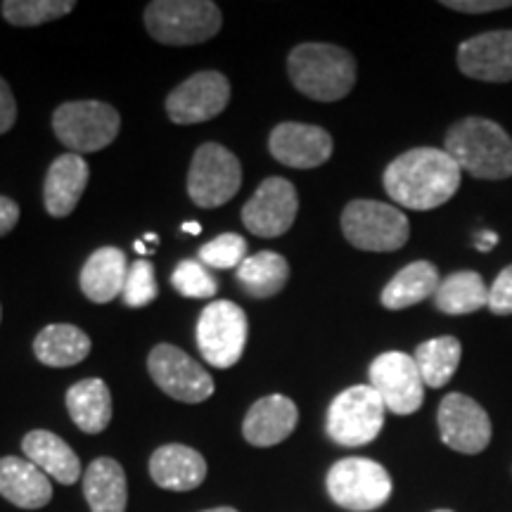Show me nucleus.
<instances>
[{"label": "nucleus", "mask_w": 512, "mask_h": 512, "mask_svg": "<svg viewBox=\"0 0 512 512\" xmlns=\"http://www.w3.org/2000/svg\"><path fill=\"white\" fill-rule=\"evenodd\" d=\"M202 512H238L235 508H211V510H202Z\"/></svg>", "instance_id": "nucleus-42"}, {"label": "nucleus", "mask_w": 512, "mask_h": 512, "mask_svg": "<svg viewBox=\"0 0 512 512\" xmlns=\"http://www.w3.org/2000/svg\"><path fill=\"white\" fill-rule=\"evenodd\" d=\"M460 356H463V347L456 337H434L422 342L415 349V366H418L422 382L425 387L439 389L448 384L460 366Z\"/></svg>", "instance_id": "nucleus-30"}, {"label": "nucleus", "mask_w": 512, "mask_h": 512, "mask_svg": "<svg viewBox=\"0 0 512 512\" xmlns=\"http://www.w3.org/2000/svg\"><path fill=\"white\" fill-rule=\"evenodd\" d=\"M152 482L169 491H192L207 477V460L195 448L166 444L150 458Z\"/></svg>", "instance_id": "nucleus-21"}, {"label": "nucleus", "mask_w": 512, "mask_h": 512, "mask_svg": "<svg viewBox=\"0 0 512 512\" xmlns=\"http://www.w3.org/2000/svg\"><path fill=\"white\" fill-rule=\"evenodd\" d=\"M83 496L91 512H126L128 486L124 467L114 458H98L83 475Z\"/></svg>", "instance_id": "nucleus-24"}, {"label": "nucleus", "mask_w": 512, "mask_h": 512, "mask_svg": "<svg viewBox=\"0 0 512 512\" xmlns=\"http://www.w3.org/2000/svg\"><path fill=\"white\" fill-rule=\"evenodd\" d=\"M67 408L81 432L100 434L112 420L110 387L98 377L76 382L67 392Z\"/></svg>", "instance_id": "nucleus-25"}, {"label": "nucleus", "mask_w": 512, "mask_h": 512, "mask_svg": "<svg viewBox=\"0 0 512 512\" xmlns=\"http://www.w3.org/2000/svg\"><path fill=\"white\" fill-rule=\"evenodd\" d=\"M328 494L339 508L373 512L392 498L394 484L389 472L370 458H344L330 467Z\"/></svg>", "instance_id": "nucleus-7"}, {"label": "nucleus", "mask_w": 512, "mask_h": 512, "mask_svg": "<svg viewBox=\"0 0 512 512\" xmlns=\"http://www.w3.org/2000/svg\"><path fill=\"white\" fill-rule=\"evenodd\" d=\"M370 387L380 394L387 411L396 415H411L420 411L425 401V382L415 358L403 351H387L377 356L370 366Z\"/></svg>", "instance_id": "nucleus-12"}, {"label": "nucleus", "mask_w": 512, "mask_h": 512, "mask_svg": "<svg viewBox=\"0 0 512 512\" xmlns=\"http://www.w3.org/2000/svg\"><path fill=\"white\" fill-rule=\"evenodd\" d=\"M91 169L81 155L67 152L50 164L46 185H43V204L53 219H64L76 209L83 190H86Z\"/></svg>", "instance_id": "nucleus-19"}, {"label": "nucleus", "mask_w": 512, "mask_h": 512, "mask_svg": "<svg viewBox=\"0 0 512 512\" xmlns=\"http://www.w3.org/2000/svg\"><path fill=\"white\" fill-rule=\"evenodd\" d=\"M124 302L131 309H143V306L152 304L157 299V280H155V266L147 259H138L128 266L126 285H124Z\"/></svg>", "instance_id": "nucleus-33"}, {"label": "nucleus", "mask_w": 512, "mask_h": 512, "mask_svg": "<svg viewBox=\"0 0 512 512\" xmlns=\"http://www.w3.org/2000/svg\"><path fill=\"white\" fill-rule=\"evenodd\" d=\"M384 403L370 384H356L335 396L328 408L325 430L339 446H366L377 439L384 425Z\"/></svg>", "instance_id": "nucleus-8"}, {"label": "nucleus", "mask_w": 512, "mask_h": 512, "mask_svg": "<svg viewBox=\"0 0 512 512\" xmlns=\"http://www.w3.org/2000/svg\"><path fill=\"white\" fill-rule=\"evenodd\" d=\"M299 200L294 185L287 178L271 176L259 185L252 200L242 209V223L256 238H280L297 219Z\"/></svg>", "instance_id": "nucleus-13"}, {"label": "nucleus", "mask_w": 512, "mask_h": 512, "mask_svg": "<svg viewBox=\"0 0 512 512\" xmlns=\"http://www.w3.org/2000/svg\"><path fill=\"white\" fill-rule=\"evenodd\" d=\"M223 15L211 0H155L145 8V29L164 46H197L221 31Z\"/></svg>", "instance_id": "nucleus-4"}, {"label": "nucleus", "mask_w": 512, "mask_h": 512, "mask_svg": "<svg viewBox=\"0 0 512 512\" xmlns=\"http://www.w3.org/2000/svg\"><path fill=\"white\" fill-rule=\"evenodd\" d=\"M171 285L178 294L190 299H209L219 292V283L214 275L207 271V266L200 259H185L176 266L174 275H171Z\"/></svg>", "instance_id": "nucleus-32"}, {"label": "nucleus", "mask_w": 512, "mask_h": 512, "mask_svg": "<svg viewBox=\"0 0 512 512\" xmlns=\"http://www.w3.org/2000/svg\"><path fill=\"white\" fill-rule=\"evenodd\" d=\"M0 313H3V311H0Z\"/></svg>", "instance_id": "nucleus-45"}, {"label": "nucleus", "mask_w": 512, "mask_h": 512, "mask_svg": "<svg viewBox=\"0 0 512 512\" xmlns=\"http://www.w3.org/2000/svg\"><path fill=\"white\" fill-rule=\"evenodd\" d=\"M121 117L112 105L98 100L64 102L53 114V131L74 155L105 150L119 136Z\"/></svg>", "instance_id": "nucleus-5"}, {"label": "nucleus", "mask_w": 512, "mask_h": 512, "mask_svg": "<svg viewBox=\"0 0 512 512\" xmlns=\"http://www.w3.org/2000/svg\"><path fill=\"white\" fill-rule=\"evenodd\" d=\"M247 259V242L235 233H223L200 249V261L209 268H240Z\"/></svg>", "instance_id": "nucleus-34"}, {"label": "nucleus", "mask_w": 512, "mask_h": 512, "mask_svg": "<svg viewBox=\"0 0 512 512\" xmlns=\"http://www.w3.org/2000/svg\"><path fill=\"white\" fill-rule=\"evenodd\" d=\"M183 233L200 235L202 233V226H200V223H195V221H188V223H183Z\"/></svg>", "instance_id": "nucleus-40"}, {"label": "nucleus", "mask_w": 512, "mask_h": 512, "mask_svg": "<svg viewBox=\"0 0 512 512\" xmlns=\"http://www.w3.org/2000/svg\"><path fill=\"white\" fill-rule=\"evenodd\" d=\"M498 245V235L491 233V230H482V233L475 235V247L479 252H491Z\"/></svg>", "instance_id": "nucleus-39"}, {"label": "nucleus", "mask_w": 512, "mask_h": 512, "mask_svg": "<svg viewBox=\"0 0 512 512\" xmlns=\"http://www.w3.org/2000/svg\"><path fill=\"white\" fill-rule=\"evenodd\" d=\"M349 245L363 252H396L411 238V223L401 209L375 200H354L342 214Z\"/></svg>", "instance_id": "nucleus-6"}, {"label": "nucleus", "mask_w": 512, "mask_h": 512, "mask_svg": "<svg viewBox=\"0 0 512 512\" xmlns=\"http://www.w3.org/2000/svg\"><path fill=\"white\" fill-rule=\"evenodd\" d=\"M247 344V316L238 304L211 302L197 320V347L214 368H230L242 358Z\"/></svg>", "instance_id": "nucleus-10"}, {"label": "nucleus", "mask_w": 512, "mask_h": 512, "mask_svg": "<svg viewBox=\"0 0 512 512\" xmlns=\"http://www.w3.org/2000/svg\"><path fill=\"white\" fill-rule=\"evenodd\" d=\"M0 496L24 510H38L50 503L53 486L50 477L31 460L8 456L0 458Z\"/></svg>", "instance_id": "nucleus-20"}, {"label": "nucleus", "mask_w": 512, "mask_h": 512, "mask_svg": "<svg viewBox=\"0 0 512 512\" xmlns=\"http://www.w3.org/2000/svg\"><path fill=\"white\" fill-rule=\"evenodd\" d=\"M17 221H19V204L15 200H10V197L0 195V238L8 235L10 230L17 226Z\"/></svg>", "instance_id": "nucleus-38"}, {"label": "nucleus", "mask_w": 512, "mask_h": 512, "mask_svg": "<svg viewBox=\"0 0 512 512\" xmlns=\"http://www.w3.org/2000/svg\"><path fill=\"white\" fill-rule=\"evenodd\" d=\"M460 188V166L437 147H415L384 169V190L401 207L430 211Z\"/></svg>", "instance_id": "nucleus-1"}, {"label": "nucleus", "mask_w": 512, "mask_h": 512, "mask_svg": "<svg viewBox=\"0 0 512 512\" xmlns=\"http://www.w3.org/2000/svg\"><path fill=\"white\" fill-rule=\"evenodd\" d=\"M441 441L465 456H477L491 444V420L475 399L465 394H448L439 403Z\"/></svg>", "instance_id": "nucleus-15"}, {"label": "nucleus", "mask_w": 512, "mask_h": 512, "mask_svg": "<svg viewBox=\"0 0 512 512\" xmlns=\"http://www.w3.org/2000/svg\"><path fill=\"white\" fill-rule=\"evenodd\" d=\"M297 422V403L283 394H271L249 408L242 422V434L252 446L268 448L290 437Z\"/></svg>", "instance_id": "nucleus-18"}, {"label": "nucleus", "mask_w": 512, "mask_h": 512, "mask_svg": "<svg viewBox=\"0 0 512 512\" xmlns=\"http://www.w3.org/2000/svg\"><path fill=\"white\" fill-rule=\"evenodd\" d=\"M242 185L240 159L219 143H204L195 150L188 171V195L202 209H216L238 195Z\"/></svg>", "instance_id": "nucleus-9"}, {"label": "nucleus", "mask_w": 512, "mask_h": 512, "mask_svg": "<svg viewBox=\"0 0 512 512\" xmlns=\"http://www.w3.org/2000/svg\"><path fill=\"white\" fill-rule=\"evenodd\" d=\"M126 275V254L119 247H100L83 264L81 292L95 304H107L124 294Z\"/></svg>", "instance_id": "nucleus-22"}, {"label": "nucleus", "mask_w": 512, "mask_h": 512, "mask_svg": "<svg viewBox=\"0 0 512 512\" xmlns=\"http://www.w3.org/2000/svg\"><path fill=\"white\" fill-rule=\"evenodd\" d=\"M287 72L299 93L318 102L347 98L356 83V62L330 43H302L287 57Z\"/></svg>", "instance_id": "nucleus-3"}, {"label": "nucleus", "mask_w": 512, "mask_h": 512, "mask_svg": "<svg viewBox=\"0 0 512 512\" xmlns=\"http://www.w3.org/2000/svg\"><path fill=\"white\" fill-rule=\"evenodd\" d=\"M147 370L157 387L176 401L202 403L214 394L211 375L174 344H157L147 358Z\"/></svg>", "instance_id": "nucleus-11"}, {"label": "nucleus", "mask_w": 512, "mask_h": 512, "mask_svg": "<svg viewBox=\"0 0 512 512\" xmlns=\"http://www.w3.org/2000/svg\"><path fill=\"white\" fill-rule=\"evenodd\" d=\"M458 67L477 81H512V29L467 38L458 48Z\"/></svg>", "instance_id": "nucleus-17"}, {"label": "nucleus", "mask_w": 512, "mask_h": 512, "mask_svg": "<svg viewBox=\"0 0 512 512\" xmlns=\"http://www.w3.org/2000/svg\"><path fill=\"white\" fill-rule=\"evenodd\" d=\"M290 278V264L278 252H256L238 268V283L249 297L268 299L278 294Z\"/></svg>", "instance_id": "nucleus-29"}, {"label": "nucleus", "mask_w": 512, "mask_h": 512, "mask_svg": "<svg viewBox=\"0 0 512 512\" xmlns=\"http://www.w3.org/2000/svg\"><path fill=\"white\" fill-rule=\"evenodd\" d=\"M434 306L448 316H467L489 306V287L475 271L451 273L439 283Z\"/></svg>", "instance_id": "nucleus-28"}, {"label": "nucleus", "mask_w": 512, "mask_h": 512, "mask_svg": "<svg viewBox=\"0 0 512 512\" xmlns=\"http://www.w3.org/2000/svg\"><path fill=\"white\" fill-rule=\"evenodd\" d=\"M22 451L27 460L41 467L55 482L72 486L81 477V460L62 437L48 430L29 432L22 441Z\"/></svg>", "instance_id": "nucleus-23"}, {"label": "nucleus", "mask_w": 512, "mask_h": 512, "mask_svg": "<svg viewBox=\"0 0 512 512\" xmlns=\"http://www.w3.org/2000/svg\"><path fill=\"white\" fill-rule=\"evenodd\" d=\"M448 157L482 181H503L512 176V138L496 121L467 117L446 133Z\"/></svg>", "instance_id": "nucleus-2"}, {"label": "nucleus", "mask_w": 512, "mask_h": 512, "mask_svg": "<svg viewBox=\"0 0 512 512\" xmlns=\"http://www.w3.org/2000/svg\"><path fill=\"white\" fill-rule=\"evenodd\" d=\"M446 8L467 12V15H482V12H496L510 8L512 0H446Z\"/></svg>", "instance_id": "nucleus-36"}, {"label": "nucleus", "mask_w": 512, "mask_h": 512, "mask_svg": "<svg viewBox=\"0 0 512 512\" xmlns=\"http://www.w3.org/2000/svg\"><path fill=\"white\" fill-rule=\"evenodd\" d=\"M332 136L325 128L285 121L271 131L268 150L280 164L292 169H316L332 157Z\"/></svg>", "instance_id": "nucleus-16"}, {"label": "nucleus", "mask_w": 512, "mask_h": 512, "mask_svg": "<svg viewBox=\"0 0 512 512\" xmlns=\"http://www.w3.org/2000/svg\"><path fill=\"white\" fill-rule=\"evenodd\" d=\"M17 121V102L12 95L8 81L0 79V136L8 133Z\"/></svg>", "instance_id": "nucleus-37"}, {"label": "nucleus", "mask_w": 512, "mask_h": 512, "mask_svg": "<svg viewBox=\"0 0 512 512\" xmlns=\"http://www.w3.org/2000/svg\"><path fill=\"white\" fill-rule=\"evenodd\" d=\"M133 247H136V252H138V254H143V256H147V254H150V252H152V249H150V247H147V245H145V242H140V240H138V242H136V245H133Z\"/></svg>", "instance_id": "nucleus-41"}, {"label": "nucleus", "mask_w": 512, "mask_h": 512, "mask_svg": "<svg viewBox=\"0 0 512 512\" xmlns=\"http://www.w3.org/2000/svg\"><path fill=\"white\" fill-rule=\"evenodd\" d=\"M489 309L496 316H510L512 313V266L498 273L496 283L489 290Z\"/></svg>", "instance_id": "nucleus-35"}, {"label": "nucleus", "mask_w": 512, "mask_h": 512, "mask_svg": "<svg viewBox=\"0 0 512 512\" xmlns=\"http://www.w3.org/2000/svg\"><path fill=\"white\" fill-rule=\"evenodd\" d=\"M145 242H150V245H155L157 235H155V233H147V235H145Z\"/></svg>", "instance_id": "nucleus-43"}, {"label": "nucleus", "mask_w": 512, "mask_h": 512, "mask_svg": "<svg viewBox=\"0 0 512 512\" xmlns=\"http://www.w3.org/2000/svg\"><path fill=\"white\" fill-rule=\"evenodd\" d=\"M439 271L430 261H413L389 280L382 290V306L389 311H401L425 302L439 290Z\"/></svg>", "instance_id": "nucleus-26"}, {"label": "nucleus", "mask_w": 512, "mask_h": 512, "mask_svg": "<svg viewBox=\"0 0 512 512\" xmlns=\"http://www.w3.org/2000/svg\"><path fill=\"white\" fill-rule=\"evenodd\" d=\"M230 81L221 72H197L166 98V114L174 124L190 126L209 121L226 110Z\"/></svg>", "instance_id": "nucleus-14"}, {"label": "nucleus", "mask_w": 512, "mask_h": 512, "mask_svg": "<svg viewBox=\"0 0 512 512\" xmlns=\"http://www.w3.org/2000/svg\"><path fill=\"white\" fill-rule=\"evenodd\" d=\"M34 354L43 366L69 368L91 354V337L76 325H48L34 339Z\"/></svg>", "instance_id": "nucleus-27"}, {"label": "nucleus", "mask_w": 512, "mask_h": 512, "mask_svg": "<svg viewBox=\"0 0 512 512\" xmlns=\"http://www.w3.org/2000/svg\"><path fill=\"white\" fill-rule=\"evenodd\" d=\"M74 8L76 3L72 0H5L0 5L3 17L12 27H38V24L55 22Z\"/></svg>", "instance_id": "nucleus-31"}, {"label": "nucleus", "mask_w": 512, "mask_h": 512, "mask_svg": "<svg viewBox=\"0 0 512 512\" xmlns=\"http://www.w3.org/2000/svg\"><path fill=\"white\" fill-rule=\"evenodd\" d=\"M434 512H453V510H434Z\"/></svg>", "instance_id": "nucleus-44"}]
</instances>
